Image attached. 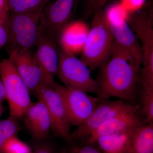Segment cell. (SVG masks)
Returning a JSON list of instances; mask_svg holds the SVG:
<instances>
[{
    "label": "cell",
    "instance_id": "obj_30",
    "mask_svg": "<svg viewBox=\"0 0 153 153\" xmlns=\"http://www.w3.org/2000/svg\"><path fill=\"white\" fill-rule=\"evenodd\" d=\"M0 6L8 8L7 5V0H0Z\"/></svg>",
    "mask_w": 153,
    "mask_h": 153
},
{
    "label": "cell",
    "instance_id": "obj_12",
    "mask_svg": "<svg viewBox=\"0 0 153 153\" xmlns=\"http://www.w3.org/2000/svg\"><path fill=\"white\" fill-rule=\"evenodd\" d=\"M114 45L125 53L137 67L141 68L142 53L139 41L127 21H115L108 17Z\"/></svg>",
    "mask_w": 153,
    "mask_h": 153
},
{
    "label": "cell",
    "instance_id": "obj_1",
    "mask_svg": "<svg viewBox=\"0 0 153 153\" xmlns=\"http://www.w3.org/2000/svg\"><path fill=\"white\" fill-rule=\"evenodd\" d=\"M99 68L96 80L104 99L134 101L140 68L125 53L113 44L110 57Z\"/></svg>",
    "mask_w": 153,
    "mask_h": 153
},
{
    "label": "cell",
    "instance_id": "obj_32",
    "mask_svg": "<svg viewBox=\"0 0 153 153\" xmlns=\"http://www.w3.org/2000/svg\"><path fill=\"white\" fill-rule=\"evenodd\" d=\"M3 112V107L2 106V104H0V117L1 115Z\"/></svg>",
    "mask_w": 153,
    "mask_h": 153
},
{
    "label": "cell",
    "instance_id": "obj_4",
    "mask_svg": "<svg viewBox=\"0 0 153 153\" xmlns=\"http://www.w3.org/2000/svg\"><path fill=\"white\" fill-rule=\"evenodd\" d=\"M0 76L5 91L10 117H23L33 102L30 91L10 58L0 62Z\"/></svg>",
    "mask_w": 153,
    "mask_h": 153
},
{
    "label": "cell",
    "instance_id": "obj_19",
    "mask_svg": "<svg viewBox=\"0 0 153 153\" xmlns=\"http://www.w3.org/2000/svg\"><path fill=\"white\" fill-rule=\"evenodd\" d=\"M47 0H7L11 14L33 13L43 10Z\"/></svg>",
    "mask_w": 153,
    "mask_h": 153
},
{
    "label": "cell",
    "instance_id": "obj_27",
    "mask_svg": "<svg viewBox=\"0 0 153 153\" xmlns=\"http://www.w3.org/2000/svg\"><path fill=\"white\" fill-rule=\"evenodd\" d=\"M110 1L111 0H95L91 8L94 12L101 9L102 7Z\"/></svg>",
    "mask_w": 153,
    "mask_h": 153
},
{
    "label": "cell",
    "instance_id": "obj_6",
    "mask_svg": "<svg viewBox=\"0 0 153 153\" xmlns=\"http://www.w3.org/2000/svg\"><path fill=\"white\" fill-rule=\"evenodd\" d=\"M43 10L9 16L7 44H9L10 51L17 49L32 50L35 48L39 36L40 19Z\"/></svg>",
    "mask_w": 153,
    "mask_h": 153
},
{
    "label": "cell",
    "instance_id": "obj_15",
    "mask_svg": "<svg viewBox=\"0 0 153 153\" xmlns=\"http://www.w3.org/2000/svg\"><path fill=\"white\" fill-rule=\"evenodd\" d=\"M34 55L44 72L54 81L59 62V44L53 38L39 34Z\"/></svg>",
    "mask_w": 153,
    "mask_h": 153
},
{
    "label": "cell",
    "instance_id": "obj_31",
    "mask_svg": "<svg viewBox=\"0 0 153 153\" xmlns=\"http://www.w3.org/2000/svg\"><path fill=\"white\" fill-rule=\"evenodd\" d=\"M88 4H89V7H91L93 5V3H94V1L95 0H88Z\"/></svg>",
    "mask_w": 153,
    "mask_h": 153
},
{
    "label": "cell",
    "instance_id": "obj_3",
    "mask_svg": "<svg viewBox=\"0 0 153 153\" xmlns=\"http://www.w3.org/2000/svg\"><path fill=\"white\" fill-rule=\"evenodd\" d=\"M90 69L81 59L59 47V62L56 75L65 86L87 93L96 94L104 99L96 80L92 78Z\"/></svg>",
    "mask_w": 153,
    "mask_h": 153
},
{
    "label": "cell",
    "instance_id": "obj_14",
    "mask_svg": "<svg viewBox=\"0 0 153 153\" xmlns=\"http://www.w3.org/2000/svg\"><path fill=\"white\" fill-rule=\"evenodd\" d=\"M26 127L36 140H45L52 131V123L45 104L38 100L32 103L24 116Z\"/></svg>",
    "mask_w": 153,
    "mask_h": 153
},
{
    "label": "cell",
    "instance_id": "obj_29",
    "mask_svg": "<svg viewBox=\"0 0 153 153\" xmlns=\"http://www.w3.org/2000/svg\"><path fill=\"white\" fill-rule=\"evenodd\" d=\"M146 12L153 29V4L149 7V8Z\"/></svg>",
    "mask_w": 153,
    "mask_h": 153
},
{
    "label": "cell",
    "instance_id": "obj_28",
    "mask_svg": "<svg viewBox=\"0 0 153 153\" xmlns=\"http://www.w3.org/2000/svg\"><path fill=\"white\" fill-rule=\"evenodd\" d=\"M6 100L5 91L4 84L0 76V104H2Z\"/></svg>",
    "mask_w": 153,
    "mask_h": 153
},
{
    "label": "cell",
    "instance_id": "obj_10",
    "mask_svg": "<svg viewBox=\"0 0 153 153\" xmlns=\"http://www.w3.org/2000/svg\"><path fill=\"white\" fill-rule=\"evenodd\" d=\"M78 0H55L45 6L39 25V34L59 43L60 33L72 16Z\"/></svg>",
    "mask_w": 153,
    "mask_h": 153
},
{
    "label": "cell",
    "instance_id": "obj_20",
    "mask_svg": "<svg viewBox=\"0 0 153 153\" xmlns=\"http://www.w3.org/2000/svg\"><path fill=\"white\" fill-rule=\"evenodd\" d=\"M141 106L140 112L145 124L153 123V89H141Z\"/></svg>",
    "mask_w": 153,
    "mask_h": 153
},
{
    "label": "cell",
    "instance_id": "obj_25",
    "mask_svg": "<svg viewBox=\"0 0 153 153\" xmlns=\"http://www.w3.org/2000/svg\"><path fill=\"white\" fill-rule=\"evenodd\" d=\"M8 41V27L0 25V51L7 44Z\"/></svg>",
    "mask_w": 153,
    "mask_h": 153
},
{
    "label": "cell",
    "instance_id": "obj_2",
    "mask_svg": "<svg viewBox=\"0 0 153 153\" xmlns=\"http://www.w3.org/2000/svg\"><path fill=\"white\" fill-rule=\"evenodd\" d=\"M94 13L80 58L90 70L100 68L108 60L114 43L108 17L102 9Z\"/></svg>",
    "mask_w": 153,
    "mask_h": 153
},
{
    "label": "cell",
    "instance_id": "obj_21",
    "mask_svg": "<svg viewBox=\"0 0 153 153\" xmlns=\"http://www.w3.org/2000/svg\"><path fill=\"white\" fill-rule=\"evenodd\" d=\"M16 120L10 117L7 119L0 121V151L7 140L16 136L19 130V126Z\"/></svg>",
    "mask_w": 153,
    "mask_h": 153
},
{
    "label": "cell",
    "instance_id": "obj_26",
    "mask_svg": "<svg viewBox=\"0 0 153 153\" xmlns=\"http://www.w3.org/2000/svg\"><path fill=\"white\" fill-rule=\"evenodd\" d=\"M8 8L0 6V25L7 26L9 17Z\"/></svg>",
    "mask_w": 153,
    "mask_h": 153
},
{
    "label": "cell",
    "instance_id": "obj_18",
    "mask_svg": "<svg viewBox=\"0 0 153 153\" xmlns=\"http://www.w3.org/2000/svg\"><path fill=\"white\" fill-rule=\"evenodd\" d=\"M127 153H153V123L134 130Z\"/></svg>",
    "mask_w": 153,
    "mask_h": 153
},
{
    "label": "cell",
    "instance_id": "obj_24",
    "mask_svg": "<svg viewBox=\"0 0 153 153\" xmlns=\"http://www.w3.org/2000/svg\"><path fill=\"white\" fill-rule=\"evenodd\" d=\"M46 140H37L38 143L32 149V153H59L53 143Z\"/></svg>",
    "mask_w": 153,
    "mask_h": 153
},
{
    "label": "cell",
    "instance_id": "obj_7",
    "mask_svg": "<svg viewBox=\"0 0 153 153\" xmlns=\"http://www.w3.org/2000/svg\"><path fill=\"white\" fill-rule=\"evenodd\" d=\"M140 108V105L121 100H100L87 120L71 132L68 143L83 142L97 129L110 119L120 114Z\"/></svg>",
    "mask_w": 153,
    "mask_h": 153
},
{
    "label": "cell",
    "instance_id": "obj_9",
    "mask_svg": "<svg viewBox=\"0 0 153 153\" xmlns=\"http://www.w3.org/2000/svg\"><path fill=\"white\" fill-rule=\"evenodd\" d=\"M53 86L41 84L37 88L34 93L38 100L43 102L47 107L51 119L53 135L68 143L71 133V125L63 100Z\"/></svg>",
    "mask_w": 153,
    "mask_h": 153
},
{
    "label": "cell",
    "instance_id": "obj_13",
    "mask_svg": "<svg viewBox=\"0 0 153 153\" xmlns=\"http://www.w3.org/2000/svg\"><path fill=\"white\" fill-rule=\"evenodd\" d=\"M140 109L126 111L110 119L102 124L83 142L87 144H94L99 137L135 129L144 124L140 114Z\"/></svg>",
    "mask_w": 153,
    "mask_h": 153
},
{
    "label": "cell",
    "instance_id": "obj_16",
    "mask_svg": "<svg viewBox=\"0 0 153 153\" xmlns=\"http://www.w3.org/2000/svg\"><path fill=\"white\" fill-rule=\"evenodd\" d=\"M89 30L82 22H69L60 33L59 47L75 55L77 53H81Z\"/></svg>",
    "mask_w": 153,
    "mask_h": 153
},
{
    "label": "cell",
    "instance_id": "obj_17",
    "mask_svg": "<svg viewBox=\"0 0 153 153\" xmlns=\"http://www.w3.org/2000/svg\"><path fill=\"white\" fill-rule=\"evenodd\" d=\"M134 130L99 137L94 144L102 153H127Z\"/></svg>",
    "mask_w": 153,
    "mask_h": 153
},
{
    "label": "cell",
    "instance_id": "obj_11",
    "mask_svg": "<svg viewBox=\"0 0 153 153\" xmlns=\"http://www.w3.org/2000/svg\"><path fill=\"white\" fill-rule=\"evenodd\" d=\"M30 92H34L41 84L53 86L55 81L44 72L32 50L15 49L9 52V57Z\"/></svg>",
    "mask_w": 153,
    "mask_h": 153
},
{
    "label": "cell",
    "instance_id": "obj_22",
    "mask_svg": "<svg viewBox=\"0 0 153 153\" xmlns=\"http://www.w3.org/2000/svg\"><path fill=\"white\" fill-rule=\"evenodd\" d=\"M1 151L4 153H32V149L17 136H15L4 143Z\"/></svg>",
    "mask_w": 153,
    "mask_h": 153
},
{
    "label": "cell",
    "instance_id": "obj_5",
    "mask_svg": "<svg viewBox=\"0 0 153 153\" xmlns=\"http://www.w3.org/2000/svg\"><path fill=\"white\" fill-rule=\"evenodd\" d=\"M139 41L142 53L139 83L141 89H153V29L146 11L134 12L127 20Z\"/></svg>",
    "mask_w": 153,
    "mask_h": 153
},
{
    "label": "cell",
    "instance_id": "obj_8",
    "mask_svg": "<svg viewBox=\"0 0 153 153\" xmlns=\"http://www.w3.org/2000/svg\"><path fill=\"white\" fill-rule=\"evenodd\" d=\"M63 100L71 126H79L87 120L100 99L82 91L67 87L55 82L53 86Z\"/></svg>",
    "mask_w": 153,
    "mask_h": 153
},
{
    "label": "cell",
    "instance_id": "obj_23",
    "mask_svg": "<svg viewBox=\"0 0 153 153\" xmlns=\"http://www.w3.org/2000/svg\"><path fill=\"white\" fill-rule=\"evenodd\" d=\"M68 145L60 153H102L95 144L80 143H67Z\"/></svg>",
    "mask_w": 153,
    "mask_h": 153
}]
</instances>
